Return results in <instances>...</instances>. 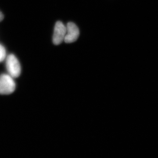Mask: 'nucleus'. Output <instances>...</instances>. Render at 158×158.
<instances>
[{"instance_id": "f257e3e1", "label": "nucleus", "mask_w": 158, "mask_h": 158, "mask_svg": "<svg viewBox=\"0 0 158 158\" xmlns=\"http://www.w3.org/2000/svg\"><path fill=\"white\" fill-rule=\"evenodd\" d=\"M6 69L8 74L12 77H18L21 73V66L17 57L13 54H10L6 59Z\"/></svg>"}, {"instance_id": "f03ea898", "label": "nucleus", "mask_w": 158, "mask_h": 158, "mask_svg": "<svg viewBox=\"0 0 158 158\" xmlns=\"http://www.w3.org/2000/svg\"><path fill=\"white\" fill-rule=\"evenodd\" d=\"M16 88L14 78L9 74L0 75V94L8 95L13 93Z\"/></svg>"}, {"instance_id": "7ed1b4c3", "label": "nucleus", "mask_w": 158, "mask_h": 158, "mask_svg": "<svg viewBox=\"0 0 158 158\" xmlns=\"http://www.w3.org/2000/svg\"><path fill=\"white\" fill-rule=\"evenodd\" d=\"M66 33V26L61 21L57 22L54 28L53 42L55 45L61 44L65 38Z\"/></svg>"}, {"instance_id": "20e7f679", "label": "nucleus", "mask_w": 158, "mask_h": 158, "mask_svg": "<svg viewBox=\"0 0 158 158\" xmlns=\"http://www.w3.org/2000/svg\"><path fill=\"white\" fill-rule=\"evenodd\" d=\"M66 33L64 41L66 43H71L76 41L80 35L78 27L73 23L69 22L66 26Z\"/></svg>"}, {"instance_id": "39448f33", "label": "nucleus", "mask_w": 158, "mask_h": 158, "mask_svg": "<svg viewBox=\"0 0 158 158\" xmlns=\"http://www.w3.org/2000/svg\"><path fill=\"white\" fill-rule=\"evenodd\" d=\"M6 57L7 56L6 48L2 44H0V62L5 60Z\"/></svg>"}, {"instance_id": "423d86ee", "label": "nucleus", "mask_w": 158, "mask_h": 158, "mask_svg": "<svg viewBox=\"0 0 158 158\" xmlns=\"http://www.w3.org/2000/svg\"><path fill=\"white\" fill-rule=\"evenodd\" d=\"M4 19V15L3 13L0 11V22L2 21Z\"/></svg>"}]
</instances>
